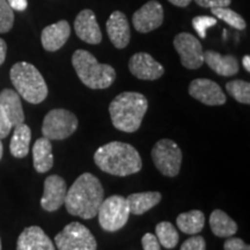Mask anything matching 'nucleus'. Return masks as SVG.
<instances>
[{
  "instance_id": "nucleus-13",
  "label": "nucleus",
  "mask_w": 250,
  "mask_h": 250,
  "mask_svg": "<svg viewBox=\"0 0 250 250\" xmlns=\"http://www.w3.org/2000/svg\"><path fill=\"white\" fill-rule=\"evenodd\" d=\"M67 192L65 180L58 175H51L44 181V192L41 198V206L48 212L57 211L64 205Z\"/></svg>"
},
{
  "instance_id": "nucleus-31",
  "label": "nucleus",
  "mask_w": 250,
  "mask_h": 250,
  "mask_svg": "<svg viewBox=\"0 0 250 250\" xmlns=\"http://www.w3.org/2000/svg\"><path fill=\"white\" fill-rule=\"evenodd\" d=\"M181 250H206V242L201 235L191 236L181 246Z\"/></svg>"
},
{
  "instance_id": "nucleus-32",
  "label": "nucleus",
  "mask_w": 250,
  "mask_h": 250,
  "mask_svg": "<svg viewBox=\"0 0 250 250\" xmlns=\"http://www.w3.org/2000/svg\"><path fill=\"white\" fill-rule=\"evenodd\" d=\"M225 250H250L249 245H246L245 241L239 237H227L226 242L224 243Z\"/></svg>"
},
{
  "instance_id": "nucleus-11",
  "label": "nucleus",
  "mask_w": 250,
  "mask_h": 250,
  "mask_svg": "<svg viewBox=\"0 0 250 250\" xmlns=\"http://www.w3.org/2000/svg\"><path fill=\"white\" fill-rule=\"evenodd\" d=\"M132 23L134 29L142 34L158 29L164 23V7L156 0H149L134 12Z\"/></svg>"
},
{
  "instance_id": "nucleus-30",
  "label": "nucleus",
  "mask_w": 250,
  "mask_h": 250,
  "mask_svg": "<svg viewBox=\"0 0 250 250\" xmlns=\"http://www.w3.org/2000/svg\"><path fill=\"white\" fill-rule=\"evenodd\" d=\"M217 24V19L208 15H199L192 19L193 29L197 31L201 39H206V30Z\"/></svg>"
},
{
  "instance_id": "nucleus-41",
  "label": "nucleus",
  "mask_w": 250,
  "mask_h": 250,
  "mask_svg": "<svg viewBox=\"0 0 250 250\" xmlns=\"http://www.w3.org/2000/svg\"><path fill=\"white\" fill-rule=\"evenodd\" d=\"M0 250H1V240H0Z\"/></svg>"
},
{
  "instance_id": "nucleus-23",
  "label": "nucleus",
  "mask_w": 250,
  "mask_h": 250,
  "mask_svg": "<svg viewBox=\"0 0 250 250\" xmlns=\"http://www.w3.org/2000/svg\"><path fill=\"white\" fill-rule=\"evenodd\" d=\"M31 139L30 127L24 123L14 126V132L12 136L9 149L11 154L17 159H22L29 153V145Z\"/></svg>"
},
{
  "instance_id": "nucleus-33",
  "label": "nucleus",
  "mask_w": 250,
  "mask_h": 250,
  "mask_svg": "<svg viewBox=\"0 0 250 250\" xmlns=\"http://www.w3.org/2000/svg\"><path fill=\"white\" fill-rule=\"evenodd\" d=\"M142 245L144 250H161V245L154 234L146 233L142 239Z\"/></svg>"
},
{
  "instance_id": "nucleus-24",
  "label": "nucleus",
  "mask_w": 250,
  "mask_h": 250,
  "mask_svg": "<svg viewBox=\"0 0 250 250\" xmlns=\"http://www.w3.org/2000/svg\"><path fill=\"white\" fill-rule=\"evenodd\" d=\"M212 232L218 237H230L237 232V225L232 218L221 210H214L210 217Z\"/></svg>"
},
{
  "instance_id": "nucleus-17",
  "label": "nucleus",
  "mask_w": 250,
  "mask_h": 250,
  "mask_svg": "<svg viewBox=\"0 0 250 250\" xmlns=\"http://www.w3.org/2000/svg\"><path fill=\"white\" fill-rule=\"evenodd\" d=\"M71 36V28L66 20L45 27L41 35V42L46 51L54 52L64 46Z\"/></svg>"
},
{
  "instance_id": "nucleus-7",
  "label": "nucleus",
  "mask_w": 250,
  "mask_h": 250,
  "mask_svg": "<svg viewBox=\"0 0 250 250\" xmlns=\"http://www.w3.org/2000/svg\"><path fill=\"white\" fill-rule=\"evenodd\" d=\"M78 118L73 112L65 109H54L45 115L42 125L43 137L49 140L66 139L76 132Z\"/></svg>"
},
{
  "instance_id": "nucleus-22",
  "label": "nucleus",
  "mask_w": 250,
  "mask_h": 250,
  "mask_svg": "<svg viewBox=\"0 0 250 250\" xmlns=\"http://www.w3.org/2000/svg\"><path fill=\"white\" fill-rule=\"evenodd\" d=\"M162 198L160 192L148 191L132 193L126 198L127 205H129L130 213L136 215H142L154 208L160 203Z\"/></svg>"
},
{
  "instance_id": "nucleus-20",
  "label": "nucleus",
  "mask_w": 250,
  "mask_h": 250,
  "mask_svg": "<svg viewBox=\"0 0 250 250\" xmlns=\"http://www.w3.org/2000/svg\"><path fill=\"white\" fill-rule=\"evenodd\" d=\"M0 107L11 122L12 126H17L24 122V114L20 95L15 90L5 88L0 93Z\"/></svg>"
},
{
  "instance_id": "nucleus-19",
  "label": "nucleus",
  "mask_w": 250,
  "mask_h": 250,
  "mask_svg": "<svg viewBox=\"0 0 250 250\" xmlns=\"http://www.w3.org/2000/svg\"><path fill=\"white\" fill-rule=\"evenodd\" d=\"M204 62L219 76L232 77L239 73V62L232 55L223 56L213 50L204 52Z\"/></svg>"
},
{
  "instance_id": "nucleus-35",
  "label": "nucleus",
  "mask_w": 250,
  "mask_h": 250,
  "mask_svg": "<svg viewBox=\"0 0 250 250\" xmlns=\"http://www.w3.org/2000/svg\"><path fill=\"white\" fill-rule=\"evenodd\" d=\"M12 124L7 116L5 115V112L2 111L1 107H0V139H4L8 136L9 132L12 130Z\"/></svg>"
},
{
  "instance_id": "nucleus-5",
  "label": "nucleus",
  "mask_w": 250,
  "mask_h": 250,
  "mask_svg": "<svg viewBox=\"0 0 250 250\" xmlns=\"http://www.w3.org/2000/svg\"><path fill=\"white\" fill-rule=\"evenodd\" d=\"M15 92L27 102L39 104L48 96V86L44 78L33 64L20 62L13 65L9 72Z\"/></svg>"
},
{
  "instance_id": "nucleus-18",
  "label": "nucleus",
  "mask_w": 250,
  "mask_h": 250,
  "mask_svg": "<svg viewBox=\"0 0 250 250\" xmlns=\"http://www.w3.org/2000/svg\"><path fill=\"white\" fill-rule=\"evenodd\" d=\"M17 250H56L55 245L39 226L24 228L18 239Z\"/></svg>"
},
{
  "instance_id": "nucleus-14",
  "label": "nucleus",
  "mask_w": 250,
  "mask_h": 250,
  "mask_svg": "<svg viewBox=\"0 0 250 250\" xmlns=\"http://www.w3.org/2000/svg\"><path fill=\"white\" fill-rule=\"evenodd\" d=\"M129 70L134 77L142 80H156L165 73L160 62L146 52H138L130 58Z\"/></svg>"
},
{
  "instance_id": "nucleus-9",
  "label": "nucleus",
  "mask_w": 250,
  "mask_h": 250,
  "mask_svg": "<svg viewBox=\"0 0 250 250\" xmlns=\"http://www.w3.org/2000/svg\"><path fill=\"white\" fill-rule=\"evenodd\" d=\"M152 159L155 167L162 175L174 177L180 173L182 151L173 140L161 139L152 149Z\"/></svg>"
},
{
  "instance_id": "nucleus-28",
  "label": "nucleus",
  "mask_w": 250,
  "mask_h": 250,
  "mask_svg": "<svg viewBox=\"0 0 250 250\" xmlns=\"http://www.w3.org/2000/svg\"><path fill=\"white\" fill-rule=\"evenodd\" d=\"M227 93L243 104L250 103V83L245 80H232L226 83Z\"/></svg>"
},
{
  "instance_id": "nucleus-25",
  "label": "nucleus",
  "mask_w": 250,
  "mask_h": 250,
  "mask_svg": "<svg viewBox=\"0 0 250 250\" xmlns=\"http://www.w3.org/2000/svg\"><path fill=\"white\" fill-rule=\"evenodd\" d=\"M177 227L181 232L195 235L202 232L205 225V215L202 211L192 210L186 213H181L176 219Z\"/></svg>"
},
{
  "instance_id": "nucleus-27",
  "label": "nucleus",
  "mask_w": 250,
  "mask_h": 250,
  "mask_svg": "<svg viewBox=\"0 0 250 250\" xmlns=\"http://www.w3.org/2000/svg\"><path fill=\"white\" fill-rule=\"evenodd\" d=\"M212 14L214 15L215 19H220L224 22L229 24L230 27L235 28V29L243 30L246 29L247 23L246 20L241 15L236 12H234L233 9L228 7H217V8H211Z\"/></svg>"
},
{
  "instance_id": "nucleus-29",
  "label": "nucleus",
  "mask_w": 250,
  "mask_h": 250,
  "mask_svg": "<svg viewBox=\"0 0 250 250\" xmlns=\"http://www.w3.org/2000/svg\"><path fill=\"white\" fill-rule=\"evenodd\" d=\"M14 24V12L7 0H0V34L8 33Z\"/></svg>"
},
{
  "instance_id": "nucleus-38",
  "label": "nucleus",
  "mask_w": 250,
  "mask_h": 250,
  "mask_svg": "<svg viewBox=\"0 0 250 250\" xmlns=\"http://www.w3.org/2000/svg\"><path fill=\"white\" fill-rule=\"evenodd\" d=\"M168 1L170 4L177 6V7H187V6L190 5L192 0H168Z\"/></svg>"
},
{
  "instance_id": "nucleus-15",
  "label": "nucleus",
  "mask_w": 250,
  "mask_h": 250,
  "mask_svg": "<svg viewBox=\"0 0 250 250\" xmlns=\"http://www.w3.org/2000/svg\"><path fill=\"white\" fill-rule=\"evenodd\" d=\"M74 30L81 41L88 44H99L102 41V33L92 9H83L74 20Z\"/></svg>"
},
{
  "instance_id": "nucleus-39",
  "label": "nucleus",
  "mask_w": 250,
  "mask_h": 250,
  "mask_svg": "<svg viewBox=\"0 0 250 250\" xmlns=\"http://www.w3.org/2000/svg\"><path fill=\"white\" fill-rule=\"evenodd\" d=\"M242 64H243V67L246 68V71L250 72V57L248 55L242 58Z\"/></svg>"
},
{
  "instance_id": "nucleus-8",
  "label": "nucleus",
  "mask_w": 250,
  "mask_h": 250,
  "mask_svg": "<svg viewBox=\"0 0 250 250\" xmlns=\"http://www.w3.org/2000/svg\"><path fill=\"white\" fill-rule=\"evenodd\" d=\"M58 250H96L98 243L92 232L80 223H71L55 236Z\"/></svg>"
},
{
  "instance_id": "nucleus-26",
  "label": "nucleus",
  "mask_w": 250,
  "mask_h": 250,
  "mask_svg": "<svg viewBox=\"0 0 250 250\" xmlns=\"http://www.w3.org/2000/svg\"><path fill=\"white\" fill-rule=\"evenodd\" d=\"M155 236L159 243L167 249H173L179 243V233L168 221H162L155 227Z\"/></svg>"
},
{
  "instance_id": "nucleus-10",
  "label": "nucleus",
  "mask_w": 250,
  "mask_h": 250,
  "mask_svg": "<svg viewBox=\"0 0 250 250\" xmlns=\"http://www.w3.org/2000/svg\"><path fill=\"white\" fill-rule=\"evenodd\" d=\"M174 46L181 62L189 70H197L204 64V51L199 40L189 33H180L175 36Z\"/></svg>"
},
{
  "instance_id": "nucleus-21",
  "label": "nucleus",
  "mask_w": 250,
  "mask_h": 250,
  "mask_svg": "<svg viewBox=\"0 0 250 250\" xmlns=\"http://www.w3.org/2000/svg\"><path fill=\"white\" fill-rule=\"evenodd\" d=\"M34 168L37 173H46L54 166V155H52L51 142L45 137L37 139L33 146Z\"/></svg>"
},
{
  "instance_id": "nucleus-34",
  "label": "nucleus",
  "mask_w": 250,
  "mask_h": 250,
  "mask_svg": "<svg viewBox=\"0 0 250 250\" xmlns=\"http://www.w3.org/2000/svg\"><path fill=\"white\" fill-rule=\"evenodd\" d=\"M198 6L204 8H217V7H228L232 0H195Z\"/></svg>"
},
{
  "instance_id": "nucleus-36",
  "label": "nucleus",
  "mask_w": 250,
  "mask_h": 250,
  "mask_svg": "<svg viewBox=\"0 0 250 250\" xmlns=\"http://www.w3.org/2000/svg\"><path fill=\"white\" fill-rule=\"evenodd\" d=\"M7 2L13 11H18V12L24 11L28 6L27 0H7Z\"/></svg>"
},
{
  "instance_id": "nucleus-37",
  "label": "nucleus",
  "mask_w": 250,
  "mask_h": 250,
  "mask_svg": "<svg viewBox=\"0 0 250 250\" xmlns=\"http://www.w3.org/2000/svg\"><path fill=\"white\" fill-rule=\"evenodd\" d=\"M7 54V44L2 39H0V65L4 64Z\"/></svg>"
},
{
  "instance_id": "nucleus-16",
  "label": "nucleus",
  "mask_w": 250,
  "mask_h": 250,
  "mask_svg": "<svg viewBox=\"0 0 250 250\" xmlns=\"http://www.w3.org/2000/svg\"><path fill=\"white\" fill-rule=\"evenodd\" d=\"M107 34L112 45L117 49H124L129 45L131 39V30L126 15L121 11L112 12L107 23Z\"/></svg>"
},
{
  "instance_id": "nucleus-12",
  "label": "nucleus",
  "mask_w": 250,
  "mask_h": 250,
  "mask_svg": "<svg viewBox=\"0 0 250 250\" xmlns=\"http://www.w3.org/2000/svg\"><path fill=\"white\" fill-rule=\"evenodd\" d=\"M189 94L193 99L206 105H223L226 103V95L221 87L210 79H195L189 86Z\"/></svg>"
},
{
  "instance_id": "nucleus-3",
  "label": "nucleus",
  "mask_w": 250,
  "mask_h": 250,
  "mask_svg": "<svg viewBox=\"0 0 250 250\" xmlns=\"http://www.w3.org/2000/svg\"><path fill=\"white\" fill-rule=\"evenodd\" d=\"M148 108L147 99L137 92H124L112 100L109 112L112 125L123 132H136Z\"/></svg>"
},
{
  "instance_id": "nucleus-4",
  "label": "nucleus",
  "mask_w": 250,
  "mask_h": 250,
  "mask_svg": "<svg viewBox=\"0 0 250 250\" xmlns=\"http://www.w3.org/2000/svg\"><path fill=\"white\" fill-rule=\"evenodd\" d=\"M72 65L81 83L92 89H104L110 87L116 79V71L108 64H101L86 51L77 50L72 56Z\"/></svg>"
},
{
  "instance_id": "nucleus-6",
  "label": "nucleus",
  "mask_w": 250,
  "mask_h": 250,
  "mask_svg": "<svg viewBox=\"0 0 250 250\" xmlns=\"http://www.w3.org/2000/svg\"><path fill=\"white\" fill-rule=\"evenodd\" d=\"M99 223L107 232H116L123 228L129 220L130 210L126 198L115 195L103 199L98 214Z\"/></svg>"
},
{
  "instance_id": "nucleus-40",
  "label": "nucleus",
  "mask_w": 250,
  "mask_h": 250,
  "mask_svg": "<svg viewBox=\"0 0 250 250\" xmlns=\"http://www.w3.org/2000/svg\"><path fill=\"white\" fill-rule=\"evenodd\" d=\"M2 154H4V146H2V142L1 139H0V160H1Z\"/></svg>"
},
{
  "instance_id": "nucleus-2",
  "label": "nucleus",
  "mask_w": 250,
  "mask_h": 250,
  "mask_svg": "<svg viewBox=\"0 0 250 250\" xmlns=\"http://www.w3.org/2000/svg\"><path fill=\"white\" fill-rule=\"evenodd\" d=\"M94 161L102 171L115 176H129L138 173L143 167L138 151L130 144L122 142L101 146L94 154Z\"/></svg>"
},
{
  "instance_id": "nucleus-1",
  "label": "nucleus",
  "mask_w": 250,
  "mask_h": 250,
  "mask_svg": "<svg viewBox=\"0 0 250 250\" xmlns=\"http://www.w3.org/2000/svg\"><path fill=\"white\" fill-rule=\"evenodd\" d=\"M103 199L104 191L101 182L93 174L85 173L67 190L64 205L70 214L87 220L98 214Z\"/></svg>"
}]
</instances>
